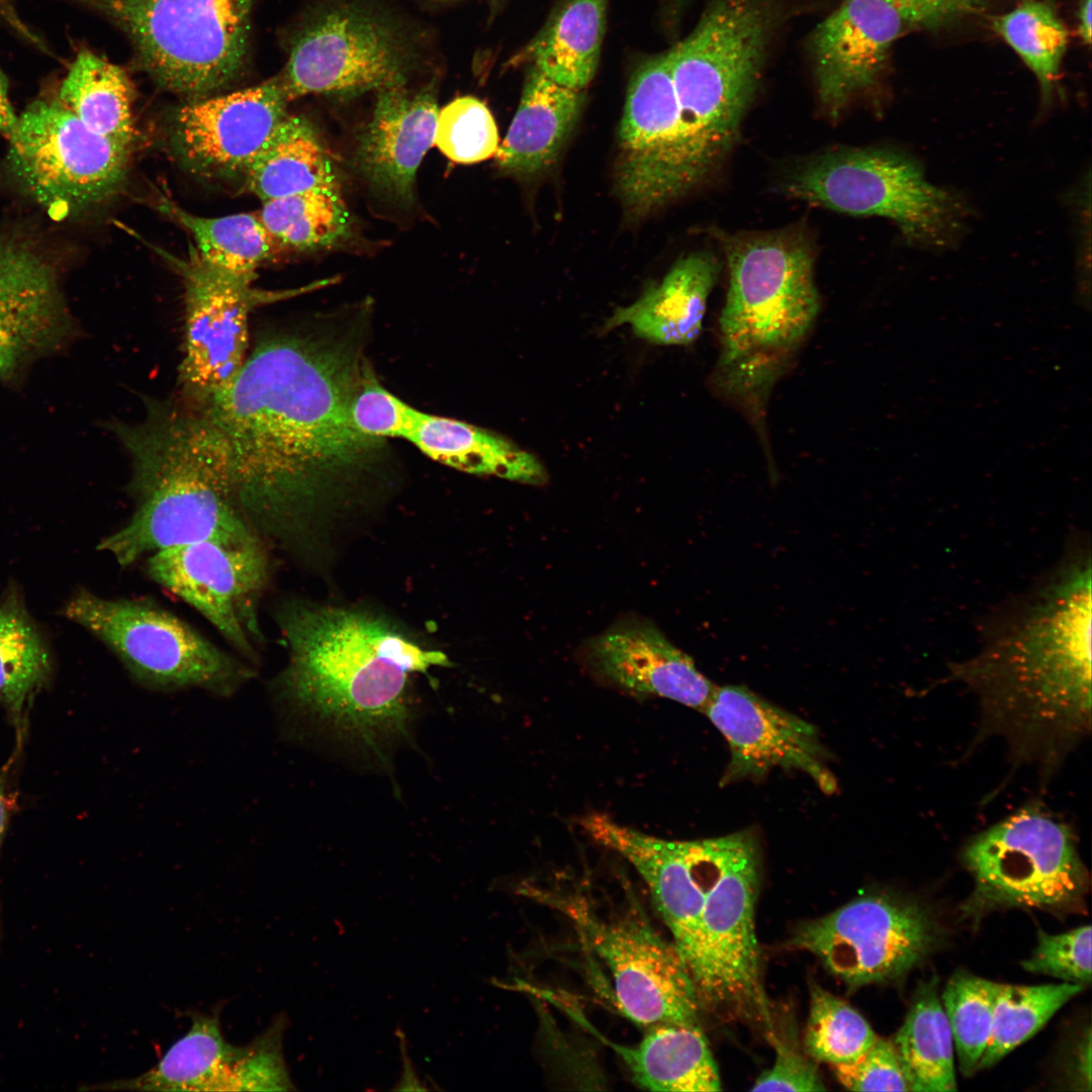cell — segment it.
<instances>
[{"label": "cell", "mask_w": 1092, "mask_h": 1092, "mask_svg": "<svg viewBox=\"0 0 1092 1092\" xmlns=\"http://www.w3.org/2000/svg\"><path fill=\"white\" fill-rule=\"evenodd\" d=\"M363 351L356 332L331 325L268 333L199 408L225 440L241 512L260 538L290 535L382 462L384 440L350 416L371 371Z\"/></svg>", "instance_id": "1"}, {"label": "cell", "mask_w": 1092, "mask_h": 1092, "mask_svg": "<svg viewBox=\"0 0 1092 1092\" xmlns=\"http://www.w3.org/2000/svg\"><path fill=\"white\" fill-rule=\"evenodd\" d=\"M1090 551L1077 543L956 674L1020 745L1057 753L1090 728Z\"/></svg>", "instance_id": "2"}, {"label": "cell", "mask_w": 1092, "mask_h": 1092, "mask_svg": "<svg viewBox=\"0 0 1092 1092\" xmlns=\"http://www.w3.org/2000/svg\"><path fill=\"white\" fill-rule=\"evenodd\" d=\"M141 421L110 425L129 455L134 509L98 549L126 566L202 540H261L245 520L225 440L193 406L147 398Z\"/></svg>", "instance_id": "3"}, {"label": "cell", "mask_w": 1092, "mask_h": 1092, "mask_svg": "<svg viewBox=\"0 0 1092 1092\" xmlns=\"http://www.w3.org/2000/svg\"><path fill=\"white\" fill-rule=\"evenodd\" d=\"M278 624L289 655L281 682L290 702L370 745L406 728L410 673L450 664L445 653L364 612L298 603L283 608Z\"/></svg>", "instance_id": "4"}, {"label": "cell", "mask_w": 1092, "mask_h": 1092, "mask_svg": "<svg viewBox=\"0 0 1092 1092\" xmlns=\"http://www.w3.org/2000/svg\"><path fill=\"white\" fill-rule=\"evenodd\" d=\"M792 0H709L667 52L686 165L706 178L733 146Z\"/></svg>", "instance_id": "5"}, {"label": "cell", "mask_w": 1092, "mask_h": 1092, "mask_svg": "<svg viewBox=\"0 0 1092 1092\" xmlns=\"http://www.w3.org/2000/svg\"><path fill=\"white\" fill-rule=\"evenodd\" d=\"M729 284L720 316L722 382L736 393L769 384L819 311L812 249L800 233L727 235Z\"/></svg>", "instance_id": "6"}, {"label": "cell", "mask_w": 1092, "mask_h": 1092, "mask_svg": "<svg viewBox=\"0 0 1092 1092\" xmlns=\"http://www.w3.org/2000/svg\"><path fill=\"white\" fill-rule=\"evenodd\" d=\"M66 1L117 25L140 67L191 101L228 86L245 65L255 0Z\"/></svg>", "instance_id": "7"}, {"label": "cell", "mask_w": 1092, "mask_h": 1092, "mask_svg": "<svg viewBox=\"0 0 1092 1092\" xmlns=\"http://www.w3.org/2000/svg\"><path fill=\"white\" fill-rule=\"evenodd\" d=\"M786 188L832 210L890 218L907 243L925 248L952 246L969 215L960 196L929 183L912 156L892 148L822 154L798 167Z\"/></svg>", "instance_id": "8"}, {"label": "cell", "mask_w": 1092, "mask_h": 1092, "mask_svg": "<svg viewBox=\"0 0 1092 1092\" xmlns=\"http://www.w3.org/2000/svg\"><path fill=\"white\" fill-rule=\"evenodd\" d=\"M759 882L756 836H720L691 968L701 1006L719 1016L768 1020L754 921Z\"/></svg>", "instance_id": "9"}, {"label": "cell", "mask_w": 1092, "mask_h": 1092, "mask_svg": "<svg viewBox=\"0 0 1092 1092\" xmlns=\"http://www.w3.org/2000/svg\"><path fill=\"white\" fill-rule=\"evenodd\" d=\"M64 614L101 640L146 688H199L230 696L253 677L248 665L153 602L105 599L81 589Z\"/></svg>", "instance_id": "10"}, {"label": "cell", "mask_w": 1092, "mask_h": 1092, "mask_svg": "<svg viewBox=\"0 0 1092 1092\" xmlns=\"http://www.w3.org/2000/svg\"><path fill=\"white\" fill-rule=\"evenodd\" d=\"M130 147L84 125L59 100L17 116L5 167L17 188L55 219L73 217L121 187Z\"/></svg>", "instance_id": "11"}, {"label": "cell", "mask_w": 1092, "mask_h": 1092, "mask_svg": "<svg viewBox=\"0 0 1092 1092\" xmlns=\"http://www.w3.org/2000/svg\"><path fill=\"white\" fill-rule=\"evenodd\" d=\"M279 74L289 100L309 94L355 96L404 84L413 53L397 25L354 1H337L304 17L289 40Z\"/></svg>", "instance_id": "12"}, {"label": "cell", "mask_w": 1092, "mask_h": 1092, "mask_svg": "<svg viewBox=\"0 0 1092 1092\" xmlns=\"http://www.w3.org/2000/svg\"><path fill=\"white\" fill-rule=\"evenodd\" d=\"M552 904L606 965L618 1010L633 1023L698 1024L701 1007L690 969L673 942L653 928L639 906L599 915L580 898Z\"/></svg>", "instance_id": "13"}, {"label": "cell", "mask_w": 1092, "mask_h": 1092, "mask_svg": "<svg viewBox=\"0 0 1092 1092\" xmlns=\"http://www.w3.org/2000/svg\"><path fill=\"white\" fill-rule=\"evenodd\" d=\"M963 856L975 881L970 910L1067 909L1087 889L1072 833L1037 809L1020 810L980 833Z\"/></svg>", "instance_id": "14"}, {"label": "cell", "mask_w": 1092, "mask_h": 1092, "mask_svg": "<svg viewBox=\"0 0 1092 1092\" xmlns=\"http://www.w3.org/2000/svg\"><path fill=\"white\" fill-rule=\"evenodd\" d=\"M938 930L914 901L873 894L802 923L791 943L850 988L904 977L936 945Z\"/></svg>", "instance_id": "15"}, {"label": "cell", "mask_w": 1092, "mask_h": 1092, "mask_svg": "<svg viewBox=\"0 0 1092 1092\" xmlns=\"http://www.w3.org/2000/svg\"><path fill=\"white\" fill-rule=\"evenodd\" d=\"M150 577L196 609L243 655L257 657L268 560L261 540H202L149 555Z\"/></svg>", "instance_id": "16"}, {"label": "cell", "mask_w": 1092, "mask_h": 1092, "mask_svg": "<svg viewBox=\"0 0 1092 1092\" xmlns=\"http://www.w3.org/2000/svg\"><path fill=\"white\" fill-rule=\"evenodd\" d=\"M618 145L616 186L632 215H646L689 191L667 52L647 59L632 75Z\"/></svg>", "instance_id": "17"}, {"label": "cell", "mask_w": 1092, "mask_h": 1092, "mask_svg": "<svg viewBox=\"0 0 1092 1092\" xmlns=\"http://www.w3.org/2000/svg\"><path fill=\"white\" fill-rule=\"evenodd\" d=\"M286 1026L273 1020L252 1042L222 1034L218 1011L195 1014L189 1030L144 1074L88 1089L129 1091H293L283 1053Z\"/></svg>", "instance_id": "18"}, {"label": "cell", "mask_w": 1092, "mask_h": 1092, "mask_svg": "<svg viewBox=\"0 0 1092 1092\" xmlns=\"http://www.w3.org/2000/svg\"><path fill=\"white\" fill-rule=\"evenodd\" d=\"M185 301L180 382L191 406L200 408L229 387L247 359L251 283L203 262L195 249L176 260Z\"/></svg>", "instance_id": "19"}, {"label": "cell", "mask_w": 1092, "mask_h": 1092, "mask_svg": "<svg viewBox=\"0 0 1092 1092\" xmlns=\"http://www.w3.org/2000/svg\"><path fill=\"white\" fill-rule=\"evenodd\" d=\"M289 101L279 75L244 90L192 100L173 116L171 150L199 176H244L288 115Z\"/></svg>", "instance_id": "20"}, {"label": "cell", "mask_w": 1092, "mask_h": 1092, "mask_svg": "<svg viewBox=\"0 0 1092 1092\" xmlns=\"http://www.w3.org/2000/svg\"><path fill=\"white\" fill-rule=\"evenodd\" d=\"M581 825L595 841L619 853L643 879L691 972L720 836L665 840L599 813L583 818Z\"/></svg>", "instance_id": "21"}, {"label": "cell", "mask_w": 1092, "mask_h": 1092, "mask_svg": "<svg viewBox=\"0 0 1092 1092\" xmlns=\"http://www.w3.org/2000/svg\"><path fill=\"white\" fill-rule=\"evenodd\" d=\"M703 712L729 746L722 786L760 779L781 767L806 774L826 794L836 791L827 753L811 723L740 686L716 687Z\"/></svg>", "instance_id": "22"}, {"label": "cell", "mask_w": 1092, "mask_h": 1092, "mask_svg": "<svg viewBox=\"0 0 1092 1092\" xmlns=\"http://www.w3.org/2000/svg\"><path fill=\"white\" fill-rule=\"evenodd\" d=\"M73 323L56 264L32 235L0 233V379L62 348Z\"/></svg>", "instance_id": "23"}, {"label": "cell", "mask_w": 1092, "mask_h": 1092, "mask_svg": "<svg viewBox=\"0 0 1092 1092\" xmlns=\"http://www.w3.org/2000/svg\"><path fill=\"white\" fill-rule=\"evenodd\" d=\"M904 27L886 0H841L817 24L808 51L818 100L831 118L878 84Z\"/></svg>", "instance_id": "24"}, {"label": "cell", "mask_w": 1092, "mask_h": 1092, "mask_svg": "<svg viewBox=\"0 0 1092 1092\" xmlns=\"http://www.w3.org/2000/svg\"><path fill=\"white\" fill-rule=\"evenodd\" d=\"M587 665L629 692L672 700L703 712L715 686L651 621L626 616L582 647Z\"/></svg>", "instance_id": "25"}, {"label": "cell", "mask_w": 1092, "mask_h": 1092, "mask_svg": "<svg viewBox=\"0 0 1092 1092\" xmlns=\"http://www.w3.org/2000/svg\"><path fill=\"white\" fill-rule=\"evenodd\" d=\"M439 109L435 82L411 92L404 84L381 88L372 118L360 136L355 163L388 200L413 202L416 174L434 145Z\"/></svg>", "instance_id": "26"}, {"label": "cell", "mask_w": 1092, "mask_h": 1092, "mask_svg": "<svg viewBox=\"0 0 1092 1092\" xmlns=\"http://www.w3.org/2000/svg\"><path fill=\"white\" fill-rule=\"evenodd\" d=\"M719 272L715 256L695 252L679 259L640 298L618 308L605 331L630 325L641 339L658 345H688L701 334L707 301Z\"/></svg>", "instance_id": "27"}, {"label": "cell", "mask_w": 1092, "mask_h": 1092, "mask_svg": "<svg viewBox=\"0 0 1092 1092\" xmlns=\"http://www.w3.org/2000/svg\"><path fill=\"white\" fill-rule=\"evenodd\" d=\"M584 100L583 90L561 86L530 67L517 112L495 161L509 174L533 175L557 158Z\"/></svg>", "instance_id": "28"}, {"label": "cell", "mask_w": 1092, "mask_h": 1092, "mask_svg": "<svg viewBox=\"0 0 1092 1092\" xmlns=\"http://www.w3.org/2000/svg\"><path fill=\"white\" fill-rule=\"evenodd\" d=\"M404 440L434 461L478 475H491L532 485L548 480L531 453L485 429L446 417L416 411Z\"/></svg>", "instance_id": "29"}, {"label": "cell", "mask_w": 1092, "mask_h": 1092, "mask_svg": "<svg viewBox=\"0 0 1092 1092\" xmlns=\"http://www.w3.org/2000/svg\"><path fill=\"white\" fill-rule=\"evenodd\" d=\"M608 1044L633 1081L650 1091L716 1092L722 1089L717 1064L698 1024H658L646 1028L632 1046Z\"/></svg>", "instance_id": "30"}, {"label": "cell", "mask_w": 1092, "mask_h": 1092, "mask_svg": "<svg viewBox=\"0 0 1092 1092\" xmlns=\"http://www.w3.org/2000/svg\"><path fill=\"white\" fill-rule=\"evenodd\" d=\"M608 0H563L524 50L523 58L551 81L584 90L600 61Z\"/></svg>", "instance_id": "31"}, {"label": "cell", "mask_w": 1092, "mask_h": 1092, "mask_svg": "<svg viewBox=\"0 0 1092 1092\" xmlns=\"http://www.w3.org/2000/svg\"><path fill=\"white\" fill-rule=\"evenodd\" d=\"M249 190L261 201L320 187H340L328 152L312 124L287 115L246 170Z\"/></svg>", "instance_id": "32"}, {"label": "cell", "mask_w": 1092, "mask_h": 1092, "mask_svg": "<svg viewBox=\"0 0 1092 1092\" xmlns=\"http://www.w3.org/2000/svg\"><path fill=\"white\" fill-rule=\"evenodd\" d=\"M133 88L120 67L84 50L72 62L59 101L89 129L131 147Z\"/></svg>", "instance_id": "33"}, {"label": "cell", "mask_w": 1092, "mask_h": 1092, "mask_svg": "<svg viewBox=\"0 0 1092 1092\" xmlns=\"http://www.w3.org/2000/svg\"><path fill=\"white\" fill-rule=\"evenodd\" d=\"M893 1042L909 1091L957 1090L952 1034L934 983L918 988Z\"/></svg>", "instance_id": "34"}, {"label": "cell", "mask_w": 1092, "mask_h": 1092, "mask_svg": "<svg viewBox=\"0 0 1092 1092\" xmlns=\"http://www.w3.org/2000/svg\"><path fill=\"white\" fill-rule=\"evenodd\" d=\"M158 209L192 236L195 251L203 262L248 283H252L257 269L276 247L258 211L202 216L166 198L159 199Z\"/></svg>", "instance_id": "35"}, {"label": "cell", "mask_w": 1092, "mask_h": 1092, "mask_svg": "<svg viewBox=\"0 0 1092 1092\" xmlns=\"http://www.w3.org/2000/svg\"><path fill=\"white\" fill-rule=\"evenodd\" d=\"M52 656L16 589L0 600V703L19 719L52 673Z\"/></svg>", "instance_id": "36"}, {"label": "cell", "mask_w": 1092, "mask_h": 1092, "mask_svg": "<svg viewBox=\"0 0 1092 1092\" xmlns=\"http://www.w3.org/2000/svg\"><path fill=\"white\" fill-rule=\"evenodd\" d=\"M258 214L276 247L327 248L347 237L350 215L340 187H320L263 202Z\"/></svg>", "instance_id": "37"}, {"label": "cell", "mask_w": 1092, "mask_h": 1092, "mask_svg": "<svg viewBox=\"0 0 1092 1092\" xmlns=\"http://www.w3.org/2000/svg\"><path fill=\"white\" fill-rule=\"evenodd\" d=\"M991 26L1034 74L1041 105L1048 106L1069 44V31L1056 7L1049 0H1021L1013 9L993 17Z\"/></svg>", "instance_id": "38"}, {"label": "cell", "mask_w": 1092, "mask_h": 1092, "mask_svg": "<svg viewBox=\"0 0 1092 1092\" xmlns=\"http://www.w3.org/2000/svg\"><path fill=\"white\" fill-rule=\"evenodd\" d=\"M1083 987L1068 982L1036 986L998 983L991 1036L978 1069L990 1068L1030 1038Z\"/></svg>", "instance_id": "39"}, {"label": "cell", "mask_w": 1092, "mask_h": 1092, "mask_svg": "<svg viewBox=\"0 0 1092 1092\" xmlns=\"http://www.w3.org/2000/svg\"><path fill=\"white\" fill-rule=\"evenodd\" d=\"M877 1035L862 1015L843 999L813 986L804 1045L814 1061L838 1066L863 1055Z\"/></svg>", "instance_id": "40"}, {"label": "cell", "mask_w": 1092, "mask_h": 1092, "mask_svg": "<svg viewBox=\"0 0 1092 1092\" xmlns=\"http://www.w3.org/2000/svg\"><path fill=\"white\" fill-rule=\"evenodd\" d=\"M998 983L960 971L947 981L941 996L960 1068L972 1075L988 1045Z\"/></svg>", "instance_id": "41"}, {"label": "cell", "mask_w": 1092, "mask_h": 1092, "mask_svg": "<svg viewBox=\"0 0 1092 1092\" xmlns=\"http://www.w3.org/2000/svg\"><path fill=\"white\" fill-rule=\"evenodd\" d=\"M434 144L453 162L479 163L497 152L496 123L481 100L458 97L439 110Z\"/></svg>", "instance_id": "42"}, {"label": "cell", "mask_w": 1092, "mask_h": 1092, "mask_svg": "<svg viewBox=\"0 0 1092 1092\" xmlns=\"http://www.w3.org/2000/svg\"><path fill=\"white\" fill-rule=\"evenodd\" d=\"M1021 966L1064 982L1085 986L1091 982V926L1083 925L1060 934L1037 932V944Z\"/></svg>", "instance_id": "43"}, {"label": "cell", "mask_w": 1092, "mask_h": 1092, "mask_svg": "<svg viewBox=\"0 0 1092 1092\" xmlns=\"http://www.w3.org/2000/svg\"><path fill=\"white\" fill-rule=\"evenodd\" d=\"M416 411L385 389L371 371L352 400L350 416L354 427L367 436L404 439Z\"/></svg>", "instance_id": "44"}, {"label": "cell", "mask_w": 1092, "mask_h": 1092, "mask_svg": "<svg viewBox=\"0 0 1092 1092\" xmlns=\"http://www.w3.org/2000/svg\"><path fill=\"white\" fill-rule=\"evenodd\" d=\"M837 1081L851 1091H909L893 1040L877 1037L857 1060L832 1067Z\"/></svg>", "instance_id": "45"}, {"label": "cell", "mask_w": 1092, "mask_h": 1092, "mask_svg": "<svg viewBox=\"0 0 1092 1092\" xmlns=\"http://www.w3.org/2000/svg\"><path fill=\"white\" fill-rule=\"evenodd\" d=\"M776 1059L770 1069L761 1073L751 1091H823L824 1083L815 1061L786 1040H775Z\"/></svg>", "instance_id": "46"}, {"label": "cell", "mask_w": 1092, "mask_h": 1092, "mask_svg": "<svg viewBox=\"0 0 1092 1092\" xmlns=\"http://www.w3.org/2000/svg\"><path fill=\"white\" fill-rule=\"evenodd\" d=\"M904 26L936 30L984 11L993 0H886Z\"/></svg>", "instance_id": "47"}, {"label": "cell", "mask_w": 1092, "mask_h": 1092, "mask_svg": "<svg viewBox=\"0 0 1092 1092\" xmlns=\"http://www.w3.org/2000/svg\"><path fill=\"white\" fill-rule=\"evenodd\" d=\"M396 1035L399 1041L402 1072L396 1085L392 1088L397 1091H426L429 1088L421 1080L416 1066L411 1059L407 1049V1040L401 1029L397 1028Z\"/></svg>", "instance_id": "48"}, {"label": "cell", "mask_w": 1092, "mask_h": 1092, "mask_svg": "<svg viewBox=\"0 0 1092 1092\" xmlns=\"http://www.w3.org/2000/svg\"><path fill=\"white\" fill-rule=\"evenodd\" d=\"M14 758L11 757L0 770V846L8 825L11 809L12 794L10 791V771Z\"/></svg>", "instance_id": "49"}, {"label": "cell", "mask_w": 1092, "mask_h": 1092, "mask_svg": "<svg viewBox=\"0 0 1092 1092\" xmlns=\"http://www.w3.org/2000/svg\"><path fill=\"white\" fill-rule=\"evenodd\" d=\"M1077 1049L1075 1064L1073 1066L1076 1076V1082L1082 1085V1088L1087 1090L1091 1089V1033L1088 1029L1087 1034L1079 1042Z\"/></svg>", "instance_id": "50"}, {"label": "cell", "mask_w": 1092, "mask_h": 1092, "mask_svg": "<svg viewBox=\"0 0 1092 1092\" xmlns=\"http://www.w3.org/2000/svg\"><path fill=\"white\" fill-rule=\"evenodd\" d=\"M17 116L10 101L7 79L0 69V133L7 140L14 132Z\"/></svg>", "instance_id": "51"}, {"label": "cell", "mask_w": 1092, "mask_h": 1092, "mask_svg": "<svg viewBox=\"0 0 1092 1092\" xmlns=\"http://www.w3.org/2000/svg\"><path fill=\"white\" fill-rule=\"evenodd\" d=\"M1091 2L1092 0H1081L1077 12L1079 34L1086 44L1091 42Z\"/></svg>", "instance_id": "52"}, {"label": "cell", "mask_w": 1092, "mask_h": 1092, "mask_svg": "<svg viewBox=\"0 0 1092 1092\" xmlns=\"http://www.w3.org/2000/svg\"><path fill=\"white\" fill-rule=\"evenodd\" d=\"M690 1L691 0H674V2L677 3L676 9L679 10V8H681L682 5L688 4Z\"/></svg>", "instance_id": "53"}]
</instances>
